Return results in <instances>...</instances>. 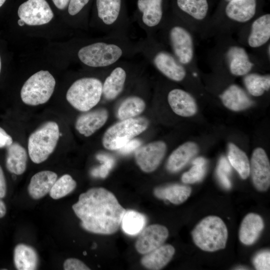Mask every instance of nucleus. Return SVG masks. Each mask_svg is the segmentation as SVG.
<instances>
[{"label": "nucleus", "mask_w": 270, "mask_h": 270, "mask_svg": "<svg viewBox=\"0 0 270 270\" xmlns=\"http://www.w3.org/2000/svg\"><path fill=\"white\" fill-rule=\"evenodd\" d=\"M250 164L254 187L260 192L267 190L270 186V164L265 150L262 148H255Z\"/></svg>", "instance_id": "obj_13"}, {"label": "nucleus", "mask_w": 270, "mask_h": 270, "mask_svg": "<svg viewBox=\"0 0 270 270\" xmlns=\"http://www.w3.org/2000/svg\"><path fill=\"white\" fill-rule=\"evenodd\" d=\"M1 70H2V59H1L0 56V72H1Z\"/></svg>", "instance_id": "obj_46"}, {"label": "nucleus", "mask_w": 270, "mask_h": 270, "mask_svg": "<svg viewBox=\"0 0 270 270\" xmlns=\"http://www.w3.org/2000/svg\"><path fill=\"white\" fill-rule=\"evenodd\" d=\"M64 270H90V268L80 260L75 258L66 259L63 264Z\"/></svg>", "instance_id": "obj_39"}, {"label": "nucleus", "mask_w": 270, "mask_h": 270, "mask_svg": "<svg viewBox=\"0 0 270 270\" xmlns=\"http://www.w3.org/2000/svg\"><path fill=\"white\" fill-rule=\"evenodd\" d=\"M228 160L242 178L246 179L250 176V164L246 154L232 142L228 145Z\"/></svg>", "instance_id": "obj_28"}, {"label": "nucleus", "mask_w": 270, "mask_h": 270, "mask_svg": "<svg viewBox=\"0 0 270 270\" xmlns=\"http://www.w3.org/2000/svg\"><path fill=\"white\" fill-rule=\"evenodd\" d=\"M140 145L141 142L140 140L132 139L118 150L120 154H126L135 151Z\"/></svg>", "instance_id": "obj_40"}, {"label": "nucleus", "mask_w": 270, "mask_h": 270, "mask_svg": "<svg viewBox=\"0 0 270 270\" xmlns=\"http://www.w3.org/2000/svg\"><path fill=\"white\" fill-rule=\"evenodd\" d=\"M168 101L173 112L183 117H190L197 112L198 107L194 98L186 91L174 88L168 94Z\"/></svg>", "instance_id": "obj_15"}, {"label": "nucleus", "mask_w": 270, "mask_h": 270, "mask_svg": "<svg viewBox=\"0 0 270 270\" xmlns=\"http://www.w3.org/2000/svg\"><path fill=\"white\" fill-rule=\"evenodd\" d=\"M72 208L82 228L104 235L117 232L126 211L112 192L102 187L81 194Z\"/></svg>", "instance_id": "obj_1"}, {"label": "nucleus", "mask_w": 270, "mask_h": 270, "mask_svg": "<svg viewBox=\"0 0 270 270\" xmlns=\"http://www.w3.org/2000/svg\"><path fill=\"white\" fill-rule=\"evenodd\" d=\"M270 38V14L263 15L252 24L248 44L252 48H258L265 44Z\"/></svg>", "instance_id": "obj_27"}, {"label": "nucleus", "mask_w": 270, "mask_h": 270, "mask_svg": "<svg viewBox=\"0 0 270 270\" xmlns=\"http://www.w3.org/2000/svg\"><path fill=\"white\" fill-rule=\"evenodd\" d=\"M168 235V230L165 226L150 225L142 230L135 243V248L138 253L144 254L162 245Z\"/></svg>", "instance_id": "obj_14"}, {"label": "nucleus", "mask_w": 270, "mask_h": 270, "mask_svg": "<svg viewBox=\"0 0 270 270\" xmlns=\"http://www.w3.org/2000/svg\"><path fill=\"white\" fill-rule=\"evenodd\" d=\"M57 178V174L50 170H42L35 174L28 186L30 196L34 200L43 198L50 192Z\"/></svg>", "instance_id": "obj_20"}, {"label": "nucleus", "mask_w": 270, "mask_h": 270, "mask_svg": "<svg viewBox=\"0 0 270 270\" xmlns=\"http://www.w3.org/2000/svg\"><path fill=\"white\" fill-rule=\"evenodd\" d=\"M54 7L59 11H65L70 0H50Z\"/></svg>", "instance_id": "obj_43"}, {"label": "nucleus", "mask_w": 270, "mask_h": 270, "mask_svg": "<svg viewBox=\"0 0 270 270\" xmlns=\"http://www.w3.org/2000/svg\"></svg>", "instance_id": "obj_48"}, {"label": "nucleus", "mask_w": 270, "mask_h": 270, "mask_svg": "<svg viewBox=\"0 0 270 270\" xmlns=\"http://www.w3.org/2000/svg\"><path fill=\"white\" fill-rule=\"evenodd\" d=\"M14 261L18 270H34L38 268V258L36 252L32 247L20 244L14 248Z\"/></svg>", "instance_id": "obj_26"}, {"label": "nucleus", "mask_w": 270, "mask_h": 270, "mask_svg": "<svg viewBox=\"0 0 270 270\" xmlns=\"http://www.w3.org/2000/svg\"><path fill=\"white\" fill-rule=\"evenodd\" d=\"M230 72L234 76L246 74L252 68L253 64L244 48L234 46L230 48L227 54Z\"/></svg>", "instance_id": "obj_24"}, {"label": "nucleus", "mask_w": 270, "mask_h": 270, "mask_svg": "<svg viewBox=\"0 0 270 270\" xmlns=\"http://www.w3.org/2000/svg\"><path fill=\"white\" fill-rule=\"evenodd\" d=\"M13 142L11 136L0 126V148H8Z\"/></svg>", "instance_id": "obj_41"}, {"label": "nucleus", "mask_w": 270, "mask_h": 270, "mask_svg": "<svg viewBox=\"0 0 270 270\" xmlns=\"http://www.w3.org/2000/svg\"><path fill=\"white\" fill-rule=\"evenodd\" d=\"M144 215L134 210L126 211L121 222L123 231L129 235H135L143 229L146 224Z\"/></svg>", "instance_id": "obj_30"}, {"label": "nucleus", "mask_w": 270, "mask_h": 270, "mask_svg": "<svg viewBox=\"0 0 270 270\" xmlns=\"http://www.w3.org/2000/svg\"><path fill=\"white\" fill-rule=\"evenodd\" d=\"M164 0H136L134 20L144 32L146 36H154L164 16Z\"/></svg>", "instance_id": "obj_10"}, {"label": "nucleus", "mask_w": 270, "mask_h": 270, "mask_svg": "<svg viewBox=\"0 0 270 270\" xmlns=\"http://www.w3.org/2000/svg\"><path fill=\"white\" fill-rule=\"evenodd\" d=\"M178 8L198 20H203L208 11L207 0H176Z\"/></svg>", "instance_id": "obj_31"}, {"label": "nucleus", "mask_w": 270, "mask_h": 270, "mask_svg": "<svg viewBox=\"0 0 270 270\" xmlns=\"http://www.w3.org/2000/svg\"><path fill=\"white\" fill-rule=\"evenodd\" d=\"M6 1L7 0H0V8L6 4Z\"/></svg>", "instance_id": "obj_45"}, {"label": "nucleus", "mask_w": 270, "mask_h": 270, "mask_svg": "<svg viewBox=\"0 0 270 270\" xmlns=\"http://www.w3.org/2000/svg\"><path fill=\"white\" fill-rule=\"evenodd\" d=\"M93 0H70L66 11L72 18L85 20Z\"/></svg>", "instance_id": "obj_35"}, {"label": "nucleus", "mask_w": 270, "mask_h": 270, "mask_svg": "<svg viewBox=\"0 0 270 270\" xmlns=\"http://www.w3.org/2000/svg\"><path fill=\"white\" fill-rule=\"evenodd\" d=\"M148 124V120L144 117L122 120L106 131L102 138V144L106 149L118 150L146 130Z\"/></svg>", "instance_id": "obj_9"}, {"label": "nucleus", "mask_w": 270, "mask_h": 270, "mask_svg": "<svg viewBox=\"0 0 270 270\" xmlns=\"http://www.w3.org/2000/svg\"><path fill=\"white\" fill-rule=\"evenodd\" d=\"M138 54L136 42L128 36L106 35L81 45L76 50L78 60L92 68L104 70Z\"/></svg>", "instance_id": "obj_2"}, {"label": "nucleus", "mask_w": 270, "mask_h": 270, "mask_svg": "<svg viewBox=\"0 0 270 270\" xmlns=\"http://www.w3.org/2000/svg\"><path fill=\"white\" fill-rule=\"evenodd\" d=\"M256 0H231L226 8V16L240 22L250 20L255 14Z\"/></svg>", "instance_id": "obj_23"}, {"label": "nucleus", "mask_w": 270, "mask_h": 270, "mask_svg": "<svg viewBox=\"0 0 270 270\" xmlns=\"http://www.w3.org/2000/svg\"><path fill=\"white\" fill-rule=\"evenodd\" d=\"M191 188L186 185L171 184L154 188L153 193L158 198L167 200L174 204L184 202L190 196Z\"/></svg>", "instance_id": "obj_25"}, {"label": "nucleus", "mask_w": 270, "mask_h": 270, "mask_svg": "<svg viewBox=\"0 0 270 270\" xmlns=\"http://www.w3.org/2000/svg\"><path fill=\"white\" fill-rule=\"evenodd\" d=\"M6 192V184L3 170L0 166V198L5 196Z\"/></svg>", "instance_id": "obj_42"}, {"label": "nucleus", "mask_w": 270, "mask_h": 270, "mask_svg": "<svg viewBox=\"0 0 270 270\" xmlns=\"http://www.w3.org/2000/svg\"><path fill=\"white\" fill-rule=\"evenodd\" d=\"M60 136V128L54 121H48L29 136L28 152L32 161L36 164L46 160L54 152Z\"/></svg>", "instance_id": "obj_6"}, {"label": "nucleus", "mask_w": 270, "mask_h": 270, "mask_svg": "<svg viewBox=\"0 0 270 270\" xmlns=\"http://www.w3.org/2000/svg\"><path fill=\"white\" fill-rule=\"evenodd\" d=\"M231 172L230 166L227 164H218L216 170V176L220 182L227 190L230 189L232 187V183L229 178Z\"/></svg>", "instance_id": "obj_37"}, {"label": "nucleus", "mask_w": 270, "mask_h": 270, "mask_svg": "<svg viewBox=\"0 0 270 270\" xmlns=\"http://www.w3.org/2000/svg\"><path fill=\"white\" fill-rule=\"evenodd\" d=\"M166 30L173 54L182 64L190 63L194 54L193 42L190 33L178 24H171Z\"/></svg>", "instance_id": "obj_11"}, {"label": "nucleus", "mask_w": 270, "mask_h": 270, "mask_svg": "<svg viewBox=\"0 0 270 270\" xmlns=\"http://www.w3.org/2000/svg\"><path fill=\"white\" fill-rule=\"evenodd\" d=\"M166 145L162 140L154 141L138 148L135 152L136 162L144 172L154 171L162 162L166 152Z\"/></svg>", "instance_id": "obj_12"}, {"label": "nucleus", "mask_w": 270, "mask_h": 270, "mask_svg": "<svg viewBox=\"0 0 270 270\" xmlns=\"http://www.w3.org/2000/svg\"><path fill=\"white\" fill-rule=\"evenodd\" d=\"M93 23L106 35L128 36L131 22L126 0H93Z\"/></svg>", "instance_id": "obj_3"}, {"label": "nucleus", "mask_w": 270, "mask_h": 270, "mask_svg": "<svg viewBox=\"0 0 270 270\" xmlns=\"http://www.w3.org/2000/svg\"><path fill=\"white\" fill-rule=\"evenodd\" d=\"M206 160L202 157H198L194 160L192 168L182 174V182L190 184L200 181L206 172Z\"/></svg>", "instance_id": "obj_34"}, {"label": "nucleus", "mask_w": 270, "mask_h": 270, "mask_svg": "<svg viewBox=\"0 0 270 270\" xmlns=\"http://www.w3.org/2000/svg\"><path fill=\"white\" fill-rule=\"evenodd\" d=\"M146 62L126 59L108 68L102 82V96L112 100L116 98L124 91L131 74L144 68Z\"/></svg>", "instance_id": "obj_7"}, {"label": "nucleus", "mask_w": 270, "mask_h": 270, "mask_svg": "<svg viewBox=\"0 0 270 270\" xmlns=\"http://www.w3.org/2000/svg\"><path fill=\"white\" fill-rule=\"evenodd\" d=\"M56 80L46 70H40L32 75L22 87L20 96L26 104L36 106L48 102L56 86Z\"/></svg>", "instance_id": "obj_8"}, {"label": "nucleus", "mask_w": 270, "mask_h": 270, "mask_svg": "<svg viewBox=\"0 0 270 270\" xmlns=\"http://www.w3.org/2000/svg\"><path fill=\"white\" fill-rule=\"evenodd\" d=\"M220 98L224 105L233 111L246 110L253 104L246 92L236 84L228 88L221 94Z\"/></svg>", "instance_id": "obj_21"}, {"label": "nucleus", "mask_w": 270, "mask_h": 270, "mask_svg": "<svg viewBox=\"0 0 270 270\" xmlns=\"http://www.w3.org/2000/svg\"><path fill=\"white\" fill-rule=\"evenodd\" d=\"M192 236L194 244L200 249L214 252L226 247L228 232L220 218L210 216L196 224L192 232Z\"/></svg>", "instance_id": "obj_4"}, {"label": "nucleus", "mask_w": 270, "mask_h": 270, "mask_svg": "<svg viewBox=\"0 0 270 270\" xmlns=\"http://www.w3.org/2000/svg\"><path fill=\"white\" fill-rule=\"evenodd\" d=\"M198 152V144L193 142H187L180 146L170 156L166 164L170 172L182 170Z\"/></svg>", "instance_id": "obj_18"}, {"label": "nucleus", "mask_w": 270, "mask_h": 270, "mask_svg": "<svg viewBox=\"0 0 270 270\" xmlns=\"http://www.w3.org/2000/svg\"><path fill=\"white\" fill-rule=\"evenodd\" d=\"M264 228L262 218L254 213L246 215L242 220L239 230V239L242 243L250 246L258 238Z\"/></svg>", "instance_id": "obj_17"}, {"label": "nucleus", "mask_w": 270, "mask_h": 270, "mask_svg": "<svg viewBox=\"0 0 270 270\" xmlns=\"http://www.w3.org/2000/svg\"><path fill=\"white\" fill-rule=\"evenodd\" d=\"M6 212V206L0 198V218L4 217Z\"/></svg>", "instance_id": "obj_44"}, {"label": "nucleus", "mask_w": 270, "mask_h": 270, "mask_svg": "<svg viewBox=\"0 0 270 270\" xmlns=\"http://www.w3.org/2000/svg\"><path fill=\"white\" fill-rule=\"evenodd\" d=\"M146 106V102L141 96L136 94L129 96L120 104L118 118L121 120L134 118L144 111Z\"/></svg>", "instance_id": "obj_29"}, {"label": "nucleus", "mask_w": 270, "mask_h": 270, "mask_svg": "<svg viewBox=\"0 0 270 270\" xmlns=\"http://www.w3.org/2000/svg\"><path fill=\"white\" fill-rule=\"evenodd\" d=\"M244 85L248 92L254 96H260L270 88V75L250 74L244 78Z\"/></svg>", "instance_id": "obj_32"}, {"label": "nucleus", "mask_w": 270, "mask_h": 270, "mask_svg": "<svg viewBox=\"0 0 270 270\" xmlns=\"http://www.w3.org/2000/svg\"><path fill=\"white\" fill-rule=\"evenodd\" d=\"M175 253L174 247L169 244H163L152 251L144 254L140 263L145 268L158 270L166 266Z\"/></svg>", "instance_id": "obj_19"}, {"label": "nucleus", "mask_w": 270, "mask_h": 270, "mask_svg": "<svg viewBox=\"0 0 270 270\" xmlns=\"http://www.w3.org/2000/svg\"><path fill=\"white\" fill-rule=\"evenodd\" d=\"M86 254H86V251H84V252H83V254H84V255L86 256Z\"/></svg>", "instance_id": "obj_47"}, {"label": "nucleus", "mask_w": 270, "mask_h": 270, "mask_svg": "<svg viewBox=\"0 0 270 270\" xmlns=\"http://www.w3.org/2000/svg\"><path fill=\"white\" fill-rule=\"evenodd\" d=\"M108 112L105 108H100L87 112L78 117L75 123L77 131L84 136L93 134L106 122Z\"/></svg>", "instance_id": "obj_16"}, {"label": "nucleus", "mask_w": 270, "mask_h": 270, "mask_svg": "<svg viewBox=\"0 0 270 270\" xmlns=\"http://www.w3.org/2000/svg\"><path fill=\"white\" fill-rule=\"evenodd\" d=\"M252 264L258 270L270 269V252L268 250L258 252L252 259Z\"/></svg>", "instance_id": "obj_38"}, {"label": "nucleus", "mask_w": 270, "mask_h": 270, "mask_svg": "<svg viewBox=\"0 0 270 270\" xmlns=\"http://www.w3.org/2000/svg\"><path fill=\"white\" fill-rule=\"evenodd\" d=\"M76 182L72 176L65 174L57 178L50 192V197L58 200L68 194L74 190Z\"/></svg>", "instance_id": "obj_33"}, {"label": "nucleus", "mask_w": 270, "mask_h": 270, "mask_svg": "<svg viewBox=\"0 0 270 270\" xmlns=\"http://www.w3.org/2000/svg\"><path fill=\"white\" fill-rule=\"evenodd\" d=\"M96 158L102 162V164L93 168L91 171V174L94 177L105 178L114 166V160L111 156L104 154H98Z\"/></svg>", "instance_id": "obj_36"}, {"label": "nucleus", "mask_w": 270, "mask_h": 270, "mask_svg": "<svg viewBox=\"0 0 270 270\" xmlns=\"http://www.w3.org/2000/svg\"><path fill=\"white\" fill-rule=\"evenodd\" d=\"M6 166L10 172L16 175L24 173L26 168L28 152L18 142H14L6 148Z\"/></svg>", "instance_id": "obj_22"}, {"label": "nucleus", "mask_w": 270, "mask_h": 270, "mask_svg": "<svg viewBox=\"0 0 270 270\" xmlns=\"http://www.w3.org/2000/svg\"><path fill=\"white\" fill-rule=\"evenodd\" d=\"M102 96V81L96 76H84L75 80L66 93L68 102L74 108L88 112L96 106Z\"/></svg>", "instance_id": "obj_5"}]
</instances>
